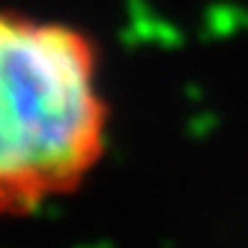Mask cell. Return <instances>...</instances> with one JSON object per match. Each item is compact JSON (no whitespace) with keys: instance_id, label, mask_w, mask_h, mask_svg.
I'll use <instances>...</instances> for the list:
<instances>
[{"instance_id":"6da1fadb","label":"cell","mask_w":248,"mask_h":248,"mask_svg":"<svg viewBox=\"0 0 248 248\" xmlns=\"http://www.w3.org/2000/svg\"><path fill=\"white\" fill-rule=\"evenodd\" d=\"M105 150L108 102L90 36L0 9V218L75 194Z\"/></svg>"}]
</instances>
